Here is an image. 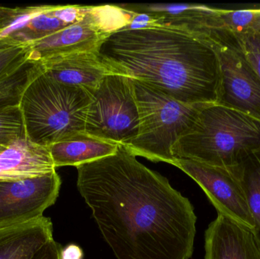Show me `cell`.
Returning a JSON list of instances; mask_svg holds the SVG:
<instances>
[{
  "label": "cell",
  "instance_id": "cell-1",
  "mask_svg": "<svg viewBox=\"0 0 260 259\" xmlns=\"http://www.w3.org/2000/svg\"><path fill=\"white\" fill-rule=\"evenodd\" d=\"M77 188L117 259H189L197 217L187 198L125 146L76 167Z\"/></svg>",
  "mask_w": 260,
  "mask_h": 259
},
{
  "label": "cell",
  "instance_id": "cell-2",
  "mask_svg": "<svg viewBox=\"0 0 260 259\" xmlns=\"http://www.w3.org/2000/svg\"><path fill=\"white\" fill-rule=\"evenodd\" d=\"M99 56L117 73L189 104L219 103L218 55L208 40L169 26L121 29L110 35Z\"/></svg>",
  "mask_w": 260,
  "mask_h": 259
},
{
  "label": "cell",
  "instance_id": "cell-3",
  "mask_svg": "<svg viewBox=\"0 0 260 259\" xmlns=\"http://www.w3.org/2000/svg\"><path fill=\"white\" fill-rule=\"evenodd\" d=\"M260 152V121L221 103H207L172 149L174 159L233 169Z\"/></svg>",
  "mask_w": 260,
  "mask_h": 259
},
{
  "label": "cell",
  "instance_id": "cell-4",
  "mask_svg": "<svg viewBox=\"0 0 260 259\" xmlns=\"http://www.w3.org/2000/svg\"><path fill=\"white\" fill-rule=\"evenodd\" d=\"M91 100L85 90L62 85L43 70L29 82L20 100L26 138L48 149L85 132Z\"/></svg>",
  "mask_w": 260,
  "mask_h": 259
},
{
  "label": "cell",
  "instance_id": "cell-5",
  "mask_svg": "<svg viewBox=\"0 0 260 259\" xmlns=\"http://www.w3.org/2000/svg\"><path fill=\"white\" fill-rule=\"evenodd\" d=\"M133 83L140 126L136 138L125 147L136 157L173 165V147L207 103H184L140 81L133 79Z\"/></svg>",
  "mask_w": 260,
  "mask_h": 259
},
{
  "label": "cell",
  "instance_id": "cell-6",
  "mask_svg": "<svg viewBox=\"0 0 260 259\" xmlns=\"http://www.w3.org/2000/svg\"><path fill=\"white\" fill-rule=\"evenodd\" d=\"M140 120L133 79L108 75L91 95L85 133L127 146L139 134Z\"/></svg>",
  "mask_w": 260,
  "mask_h": 259
},
{
  "label": "cell",
  "instance_id": "cell-7",
  "mask_svg": "<svg viewBox=\"0 0 260 259\" xmlns=\"http://www.w3.org/2000/svg\"><path fill=\"white\" fill-rule=\"evenodd\" d=\"M133 12L120 5L91 6L79 22L29 44L28 60L37 63L70 55L99 51L114 32L129 25Z\"/></svg>",
  "mask_w": 260,
  "mask_h": 259
},
{
  "label": "cell",
  "instance_id": "cell-8",
  "mask_svg": "<svg viewBox=\"0 0 260 259\" xmlns=\"http://www.w3.org/2000/svg\"><path fill=\"white\" fill-rule=\"evenodd\" d=\"M173 165L183 170L197 182L218 214L253 233L254 221L242 186L234 168H221L187 159L176 160Z\"/></svg>",
  "mask_w": 260,
  "mask_h": 259
},
{
  "label": "cell",
  "instance_id": "cell-9",
  "mask_svg": "<svg viewBox=\"0 0 260 259\" xmlns=\"http://www.w3.org/2000/svg\"><path fill=\"white\" fill-rule=\"evenodd\" d=\"M165 24L206 39L260 33V6L221 9L202 5L180 4Z\"/></svg>",
  "mask_w": 260,
  "mask_h": 259
},
{
  "label": "cell",
  "instance_id": "cell-10",
  "mask_svg": "<svg viewBox=\"0 0 260 259\" xmlns=\"http://www.w3.org/2000/svg\"><path fill=\"white\" fill-rule=\"evenodd\" d=\"M208 40V39H206ZM218 55L219 103L260 121V79L232 38L208 40Z\"/></svg>",
  "mask_w": 260,
  "mask_h": 259
},
{
  "label": "cell",
  "instance_id": "cell-11",
  "mask_svg": "<svg viewBox=\"0 0 260 259\" xmlns=\"http://www.w3.org/2000/svg\"><path fill=\"white\" fill-rule=\"evenodd\" d=\"M56 171L36 177L0 180V228L43 217L59 196Z\"/></svg>",
  "mask_w": 260,
  "mask_h": 259
},
{
  "label": "cell",
  "instance_id": "cell-12",
  "mask_svg": "<svg viewBox=\"0 0 260 259\" xmlns=\"http://www.w3.org/2000/svg\"><path fill=\"white\" fill-rule=\"evenodd\" d=\"M90 9L70 5L23 7L21 15L0 32V38L29 44L79 22Z\"/></svg>",
  "mask_w": 260,
  "mask_h": 259
},
{
  "label": "cell",
  "instance_id": "cell-13",
  "mask_svg": "<svg viewBox=\"0 0 260 259\" xmlns=\"http://www.w3.org/2000/svg\"><path fill=\"white\" fill-rule=\"evenodd\" d=\"M43 70L56 82L81 88L92 95L108 75L117 73L99 51L70 55L41 62Z\"/></svg>",
  "mask_w": 260,
  "mask_h": 259
},
{
  "label": "cell",
  "instance_id": "cell-14",
  "mask_svg": "<svg viewBox=\"0 0 260 259\" xmlns=\"http://www.w3.org/2000/svg\"><path fill=\"white\" fill-rule=\"evenodd\" d=\"M205 259H260V246L251 231L218 214L205 233Z\"/></svg>",
  "mask_w": 260,
  "mask_h": 259
},
{
  "label": "cell",
  "instance_id": "cell-15",
  "mask_svg": "<svg viewBox=\"0 0 260 259\" xmlns=\"http://www.w3.org/2000/svg\"><path fill=\"white\" fill-rule=\"evenodd\" d=\"M53 239V224L44 216L1 228L0 259H35Z\"/></svg>",
  "mask_w": 260,
  "mask_h": 259
},
{
  "label": "cell",
  "instance_id": "cell-16",
  "mask_svg": "<svg viewBox=\"0 0 260 259\" xmlns=\"http://www.w3.org/2000/svg\"><path fill=\"white\" fill-rule=\"evenodd\" d=\"M56 171L50 151L27 138L0 152V180L36 177Z\"/></svg>",
  "mask_w": 260,
  "mask_h": 259
},
{
  "label": "cell",
  "instance_id": "cell-17",
  "mask_svg": "<svg viewBox=\"0 0 260 259\" xmlns=\"http://www.w3.org/2000/svg\"><path fill=\"white\" fill-rule=\"evenodd\" d=\"M119 144L81 132L48 147L55 168L92 162L114 155Z\"/></svg>",
  "mask_w": 260,
  "mask_h": 259
},
{
  "label": "cell",
  "instance_id": "cell-18",
  "mask_svg": "<svg viewBox=\"0 0 260 259\" xmlns=\"http://www.w3.org/2000/svg\"><path fill=\"white\" fill-rule=\"evenodd\" d=\"M244 190L254 221L253 235L260 246V152L234 168Z\"/></svg>",
  "mask_w": 260,
  "mask_h": 259
},
{
  "label": "cell",
  "instance_id": "cell-19",
  "mask_svg": "<svg viewBox=\"0 0 260 259\" xmlns=\"http://www.w3.org/2000/svg\"><path fill=\"white\" fill-rule=\"evenodd\" d=\"M42 71L41 64L27 60L14 72L0 79V109L19 104L29 82Z\"/></svg>",
  "mask_w": 260,
  "mask_h": 259
},
{
  "label": "cell",
  "instance_id": "cell-20",
  "mask_svg": "<svg viewBox=\"0 0 260 259\" xmlns=\"http://www.w3.org/2000/svg\"><path fill=\"white\" fill-rule=\"evenodd\" d=\"M25 138V126L19 104L0 109V146L8 147Z\"/></svg>",
  "mask_w": 260,
  "mask_h": 259
},
{
  "label": "cell",
  "instance_id": "cell-21",
  "mask_svg": "<svg viewBox=\"0 0 260 259\" xmlns=\"http://www.w3.org/2000/svg\"><path fill=\"white\" fill-rule=\"evenodd\" d=\"M29 51L28 44L0 38V79L24 65L28 60Z\"/></svg>",
  "mask_w": 260,
  "mask_h": 259
},
{
  "label": "cell",
  "instance_id": "cell-22",
  "mask_svg": "<svg viewBox=\"0 0 260 259\" xmlns=\"http://www.w3.org/2000/svg\"><path fill=\"white\" fill-rule=\"evenodd\" d=\"M232 39L260 79V33H244Z\"/></svg>",
  "mask_w": 260,
  "mask_h": 259
},
{
  "label": "cell",
  "instance_id": "cell-23",
  "mask_svg": "<svg viewBox=\"0 0 260 259\" xmlns=\"http://www.w3.org/2000/svg\"><path fill=\"white\" fill-rule=\"evenodd\" d=\"M23 7L0 6V32L7 28L22 13Z\"/></svg>",
  "mask_w": 260,
  "mask_h": 259
},
{
  "label": "cell",
  "instance_id": "cell-24",
  "mask_svg": "<svg viewBox=\"0 0 260 259\" xmlns=\"http://www.w3.org/2000/svg\"><path fill=\"white\" fill-rule=\"evenodd\" d=\"M61 250L60 245L53 239L41 249L35 259H61Z\"/></svg>",
  "mask_w": 260,
  "mask_h": 259
},
{
  "label": "cell",
  "instance_id": "cell-25",
  "mask_svg": "<svg viewBox=\"0 0 260 259\" xmlns=\"http://www.w3.org/2000/svg\"><path fill=\"white\" fill-rule=\"evenodd\" d=\"M61 259H83V252L77 245H68L61 250Z\"/></svg>",
  "mask_w": 260,
  "mask_h": 259
},
{
  "label": "cell",
  "instance_id": "cell-26",
  "mask_svg": "<svg viewBox=\"0 0 260 259\" xmlns=\"http://www.w3.org/2000/svg\"><path fill=\"white\" fill-rule=\"evenodd\" d=\"M7 147H3V146H0V152H3V151L6 150Z\"/></svg>",
  "mask_w": 260,
  "mask_h": 259
}]
</instances>
